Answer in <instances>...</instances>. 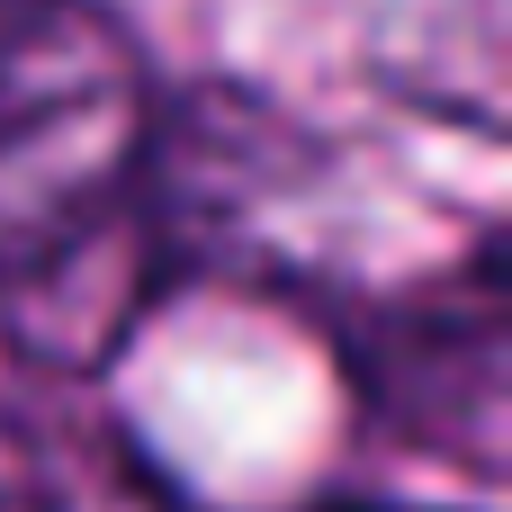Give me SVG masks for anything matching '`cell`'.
I'll use <instances>...</instances> for the list:
<instances>
[{
	"instance_id": "3957f363",
	"label": "cell",
	"mask_w": 512,
	"mask_h": 512,
	"mask_svg": "<svg viewBox=\"0 0 512 512\" xmlns=\"http://www.w3.org/2000/svg\"><path fill=\"white\" fill-rule=\"evenodd\" d=\"M369 63L396 99L459 117L468 135H504V0H387L369 27Z\"/></svg>"
},
{
	"instance_id": "6da1fadb",
	"label": "cell",
	"mask_w": 512,
	"mask_h": 512,
	"mask_svg": "<svg viewBox=\"0 0 512 512\" xmlns=\"http://www.w3.org/2000/svg\"><path fill=\"white\" fill-rule=\"evenodd\" d=\"M153 90L135 36L90 0L0 9V270L135 189Z\"/></svg>"
},
{
	"instance_id": "277c9868",
	"label": "cell",
	"mask_w": 512,
	"mask_h": 512,
	"mask_svg": "<svg viewBox=\"0 0 512 512\" xmlns=\"http://www.w3.org/2000/svg\"><path fill=\"white\" fill-rule=\"evenodd\" d=\"M45 512H162V495L144 486V477H126V468H108V477H81V486H63Z\"/></svg>"
},
{
	"instance_id": "7a4b0ae2",
	"label": "cell",
	"mask_w": 512,
	"mask_h": 512,
	"mask_svg": "<svg viewBox=\"0 0 512 512\" xmlns=\"http://www.w3.org/2000/svg\"><path fill=\"white\" fill-rule=\"evenodd\" d=\"M162 270H171V225H162V207H153V189L135 171L126 198H108L99 216H81L72 234H54L18 270H0V315H9V333H18L27 360H45V369H99L135 333V315L153 306Z\"/></svg>"
},
{
	"instance_id": "5b68a950",
	"label": "cell",
	"mask_w": 512,
	"mask_h": 512,
	"mask_svg": "<svg viewBox=\"0 0 512 512\" xmlns=\"http://www.w3.org/2000/svg\"><path fill=\"white\" fill-rule=\"evenodd\" d=\"M333 512H432V504H333Z\"/></svg>"
}]
</instances>
